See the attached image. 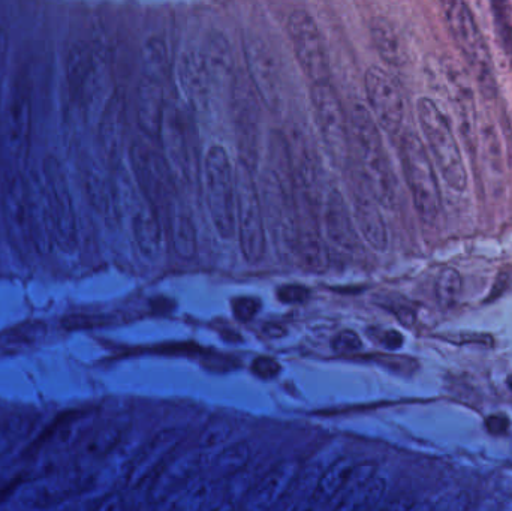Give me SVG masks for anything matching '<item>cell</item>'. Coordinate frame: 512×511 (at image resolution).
Listing matches in <instances>:
<instances>
[{
	"instance_id": "31",
	"label": "cell",
	"mask_w": 512,
	"mask_h": 511,
	"mask_svg": "<svg viewBox=\"0 0 512 511\" xmlns=\"http://www.w3.org/2000/svg\"><path fill=\"white\" fill-rule=\"evenodd\" d=\"M204 57V63H206L207 72H209L210 80L212 84L219 83V81H225L231 77V51L230 45H228L227 39L224 35L210 36L207 39L206 48L201 51Z\"/></svg>"
},
{
	"instance_id": "13",
	"label": "cell",
	"mask_w": 512,
	"mask_h": 511,
	"mask_svg": "<svg viewBox=\"0 0 512 511\" xmlns=\"http://www.w3.org/2000/svg\"><path fill=\"white\" fill-rule=\"evenodd\" d=\"M132 170L147 201L158 210L168 206L174 189V177L164 156L143 143H134L129 149Z\"/></svg>"
},
{
	"instance_id": "1",
	"label": "cell",
	"mask_w": 512,
	"mask_h": 511,
	"mask_svg": "<svg viewBox=\"0 0 512 511\" xmlns=\"http://www.w3.org/2000/svg\"><path fill=\"white\" fill-rule=\"evenodd\" d=\"M349 129L361 177L370 197L381 206L393 207L397 198L396 174L385 152L378 123L363 104H355L352 108Z\"/></svg>"
},
{
	"instance_id": "18",
	"label": "cell",
	"mask_w": 512,
	"mask_h": 511,
	"mask_svg": "<svg viewBox=\"0 0 512 511\" xmlns=\"http://www.w3.org/2000/svg\"><path fill=\"white\" fill-rule=\"evenodd\" d=\"M203 465V455L200 450L171 458L150 480V501L153 504L164 503L182 494L192 482H195L198 471L203 468Z\"/></svg>"
},
{
	"instance_id": "19",
	"label": "cell",
	"mask_w": 512,
	"mask_h": 511,
	"mask_svg": "<svg viewBox=\"0 0 512 511\" xmlns=\"http://www.w3.org/2000/svg\"><path fill=\"white\" fill-rule=\"evenodd\" d=\"M444 74L448 95H450L454 110L459 117L463 137L468 143L469 150L474 152L478 143V113L474 89L469 83V75L451 59L445 62Z\"/></svg>"
},
{
	"instance_id": "32",
	"label": "cell",
	"mask_w": 512,
	"mask_h": 511,
	"mask_svg": "<svg viewBox=\"0 0 512 511\" xmlns=\"http://www.w3.org/2000/svg\"><path fill=\"white\" fill-rule=\"evenodd\" d=\"M170 234L173 249L182 260H192L197 255V228L191 216L176 210L170 216Z\"/></svg>"
},
{
	"instance_id": "44",
	"label": "cell",
	"mask_w": 512,
	"mask_h": 511,
	"mask_svg": "<svg viewBox=\"0 0 512 511\" xmlns=\"http://www.w3.org/2000/svg\"><path fill=\"white\" fill-rule=\"evenodd\" d=\"M280 371H282V368H280L279 363L271 359V357H256L254 362H252V372L258 375L259 378H262V380L276 378Z\"/></svg>"
},
{
	"instance_id": "14",
	"label": "cell",
	"mask_w": 512,
	"mask_h": 511,
	"mask_svg": "<svg viewBox=\"0 0 512 511\" xmlns=\"http://www.w3.org/2000/svg\"><path fill=\"white\" fill-rule=\"evenodd\" d=\"M89 485V479L83 474H47L26 483L18 492L17 500L24 509L47 510L65 503Z\"/></svg>"
},
{
	"instance_id": "49",
	"label": "cell",
	"mask_w": 512,
	"mask_h": 511,
	"mask_svg": "<svg viewBox=\"0 0 512 511\" xmlns=\"http://www.w3.org/2000/svg\"><path fill=\"white\" fill-rule=\"evenodd\" d=\"M487 429H489V432H492V434H502V432H505L508 429L507 417H490V419L487 420Z\"/></svg>"
},
{
	"instance_id": "42",
	"label": "cell",
	"mask_w": 512,
	"mask_h": 511,
	"mask_svg": "<svg viewBox=\"0 0 512 511\" xmlns=\"http://www.w3.org/2000/svg\"><path fill=\"white\" fill-rule=\"evenodd\" d=\"M231 306H233V312L237 320L242 321V323H249L258 315L261 303L255 297H237L233 300Z\"/></svg>"
},
{
	"instance_id": "43",
	"label": "cell",
	"mask_w": 512,
	"mask_h": 511,
	"mask_svg": "<svg viewBox=\"0 0 512 511\" xmlns=\"http://www.w3.org/2000/svg\"><path fill=\"white\" fill-rule=\"evenodd\" d=\"M310 297V290L300 284H286L277 290V299L286 305H298L304 303Z\"/></svg>"
},
{
	"instance_id": "9",
	"label": "cell",
	"mask_w": 512,
	"mask_h": 511,
	"mask_svg": "<svg viewBox=\"0 0 512 511\" xmlns=\"http://www.w3.org/2000/svg\"><path fill=\"white\" fill-rule=\"evenodd\" d=\"M33 104L30 90L23 83L15 84L6 98L0 120L3 149L15 168L24 167L32 144Z\"/></svg>"
},
{
	"instance_id": "47",
	"label": "cell",
	"mask_w": 512,
	"mask_h": 511,
	"mask_svg": "<svg viewBox=\"0 0 512 511\" xmlns=\"http://www.w3.org/2000/svg\"><path fill=\"white\" fill-rule=\"evenodd\" d=\"M93 511H125L123 498L119 494H111L105 497Z\"/></svg>"
},
{
	"instance_id": "41",
	"label": "cell",
	"mask_w": 512,
	"mask_h": 511,
	"mask_svg": "<svg viewBox=\"0 0 512 511\" xmlns=\"http://www.w3.org/2000/svg\"><path fill=\"white\" fill-rule=\"evenodd\" d=\"M331 347L339 354H354L361 350L363 342H361L357 333L352 332V330H343V332L334 336Z\"/></svg>"
},
{
	"instance_id": "3",
	"label": "cell",
	"mask_w": 512,
	"mask_h": 511,
	"mask_svg": "<svg viewBox=\"0 0 512 511\" xmlns=\"http://www.w3.org/2000/svg\"><path fill=\"white\" fill-rule=\"evenodd\" d=\"M399 150L403 174L411 191L415 210L424 224H435L441 215L442 197L429 152L421 138L412 131L403 132Z\"/></svg>"
},
{
	"instance_id": "48",
	"label": "cell",
	"mask_w": 512,
	"mask_h": 511,
	"mask_svg": "<svg viewBox=\"0 0 512 511\" xmlns=\"http://www.w3.org/2000/svg\"><path fill=\"white\" fill-rule=\"evenodd\" d=\"M381 342L385 347L391 348V350H396V348L402 347L403 336L400 335L399 332L388 330V332L382 333Z\"/></svg>"
},
{
	"instance_id": "30",
	"label": "cell",
	"mask_w": 512,
	"mask_h": 511,
	"mask_svg": "<svg viewBox=\"0 0 512 511\" xmlns=\"http://www.w3.org/2000/svg\"><path fill=\"white\" fill-rule=\"evenodd\" d=\"M249 461H251V447L239 441V443L225 446L221 452L209 459L210 473L213 479H225L240 473Z\"/></svg>"
},
{
	"instance_id": "23",
	"label": "cell",
	"mask_w": 512,
	"mask_h": 511,
	"mask_svg": "<svg viewBox=\"0 0 512 511\" xmlns=\"http://www.w3.org/2000/svg\"><path fill=\"white\" fill-rule=\"evenodd\" d=\"M125 435L126 425L122 422H107L90 429L78 440V459L86 465L104 461L122 444Z\"/></svg>"
},
{
	"instance_id": "10",
	"label": "cell",
	"mask_w": 512,
	"mask_h": 511,
	"mask_svg": "<svg viewBox=\"0 0 512 511\" xmlns=\"http://www.w3.org/2000/svg\"><path fill=\"white\" fill-rule=\"evenodd\" d=\"M0 195L3 218L12 242L23 251L33 248L32 191L20 168L11 167L3 171Z\"/></svg>"
},
{
	"instance_id": "34",
	"label": "cell",
	"mask_w": 512,
	"mask_h": 511,
	"mask_svg": "<svg viewBox=\"0 0 512 511\" xmlns=\"http://www.w3.org/2000/svg\"><path fill=\"white\" fill-rule=\"evenodd\" d=\"M90 71H92V54H90L89 47L80 42L71 48L68 63H66L69 89L75 98L83 93L84 86L90 77Z\"/></svg>"
},
{
	"instance_id": "28",
	"label": "cell",
	"mask_w": 512,
	"mask_h": 511,
	"mask_svg": "<svg viewBox=\"0 0 512 511\" xmlns=\"http://www.w3.org/2000/svg\"><path fill=\"white\" fill-rule=\"evenodd\" d=\"M355 465L357 464L349 458H340L333 462L316 482L312 495L313 503L327 504L337 497H342L351 482Z\"/></svg>"
},
{
	"instance_id": "24",
	"label": "cell",
	"mask_w": 512,
	"mask_h": 511,
	"mask_svg": "<svg viewBox=\"0 0 512 511\" xmlns=\"http://www.w3.org/2000/svg\"><path fill=\"white\" fill-rule=\"evenodd\" d=\"M354 215V222L363 234L364 240L375 251L384 252L388 246L387 225L378 204L370 197L369 192L355 194Z\"/></svg>"
},
{
	"instance_id": "20",
	"label": "cell",
	"mask_w": 512,
	"mask_h": 511,
	"mask_svg": "<svg viewBox=\"0 0 512 511\" xmlns=\"http://www.w3.org/2000/svg\"><path fill=\"white\" fill-rule=\"evenodd\" d=\"M301 473L297 461L274 465L252 489L246 500V511H267L276 506L291 491Z\"/></svg>"
},
{
	"instance_id": "51",
	"label": "cell",
	"mask_w": 512,
	"mask_h": 511,
	"mask_svg": "<svg viewBox=\"0 0 512 511\" xmlns=\"http://www.w3.org/2000/svg\"><path fill=\"white\" fill-rule=\"evenodd\" d=\"M409 511H433V507L429 503H415Z\"/></svg>"
},
{
	"instance_id": "21",
	"label": "cell",
	"mask_w": 512,
	"mask_h": 511,
	"mask_svg": "<svg viewBox=\"0 0 512 511\" xmlns=\"http://www.w3.org/2000/svg\"><path fill=\"white\" fill-rule=\"evenodd\" d=\"M324 222L328 237L334 245L345 251H355L358 248V233L355 228L354 216L346 204L342 192L330 188L325 197Z\"/></svg>"
},
{
	"instance_id": "33",
	"label": "cell",
	"mask_w": 512,
	"mask_h": 511,
	"mask_svg": "<svg viewBox=\"0 0 512 511\" xmlns=\"http://www.w3.org/2000/svg\"><path fill=\"white\" fill-rule=\"evenodd\" d=\"M123 131H125V104L122 96H114L105 111L104 123H102V140L110 158L119 156Z\"/></svg>"
},
{
	"instance_id": "50",
	"label": "cell",
	"mask_w": 512,
	"mask_h": 511,
	"mask_svg": "<svg viewBox=\"0 0 512 511\" xmlns=\"http://www.w3.org/2000/svg\"><path fill=\"white\" fill-rule=\"evenodd\" d=\"M210 511H234V506L230 501H222V503H219L218 506L213 507Z\"/></svg>"
},
{
	"instance_id": "7",
	"label": "cell",
	"mask_w": 512,
	"mask_h": 511,
	"mask_svg": "<svg viewBox=\"0 0 512 511\" xmlns=\"http://www.w3.org/2000/svg\"><path fill=\"white\" fill-rule=\"evenodd\" d=\"M42 188L54 228V242L71 254L78 245V222L71 188L62 164L48 156L42 164Z\"/></svg>"
},
{
	"instance_id": "11",
	"label": "cell",
	"mask_w": 512,
	"mask_h": 511,
	"mask_svg": "<svg viewBox=\"0 0 512 511\" xmlns=\"http://www.w3.org/2000/svg\"><path fill=\"white\" fill-rule=\"evenodd\" d=\"M288 33L295 57L312 86L327 83L330 78L327 51L312 15L304 9H294L288 18Z\"/></svg>"
},
{
	"instance_id": "29",
	"label": "cell",
	"mask_w": 512,
	"mask_h": 511,
	"mask_svg": "<svg viewBox=\"0 0 512 511\" xmlns=\"http://www.w3.org/2000/svg\"><path fill=\"white\" fill-rule=\"evenodd\" d=\"M134 231L140 251L146 257H156L161 249L162 227L158 210L152 204L141 207L134 219Z\"/></svg>"
},
{
	"instance_id": "39",
	"label": "cell",
	"mask_w": 512,
	"mask_h": 511,
	"mask_svg": "<svg viewBox=\"0 0 512 511\" xmlns=\"http://www.w3.org/2000/svg\"><path fill=\"white\" fill-rule=\"evenodd\" d=\"M147 65H149V77L158 78L161 80L162 75L167 74L168 71V50L165 45L164 39L155 38L147 42Z\"/></svg>"
},
{
	"instance_id": "36",
	"label": "cell",
	"mask_w": 512,
	"mask_h": 511,
	"mask_svg": "<svg viewBox=\"0 0 512 511\" xmlns=\"http://www.w3.org/2000/svg\"><path fill=\"white\" fill-rule=\"evenodd\" d=\"M462 275L453 267H445L436 279L435 291L442 306H451L456 303L462 291Z\"/></svg>"
},
{
	"instance_id": "6",
	"label": "cell",
	"mask_w": 512,
	"mask_h": 511,
	"mask_svg": "<svg viewBox=\"0 0 512 511\" xmlns=\"http://www.w3.org/2000/svg\"><path fill=\"white\" fill-rule=\"evenodd\" d=\"M236 182V225L239 228L243 257L255 264L264 258L267 251L264 210L254 180V173L242 161L234 170Z\"/></svg>"
},
{
	"instance_id": "15",
	"label": "cell",
	"mask_w": 512,
	"mask_h": 511,
	"mask_svg": "<svg viewBox=\"0 0 512 511\" xmlns=\"http://www.w3.org/2000/svg\"><path fill=\"white\" fill-rule=\"evenodd\" d=\"M243 51L256 96L265 107L276 111L280 104V75L273 51L256 35L243 39Z\"/></svg>"
},
{
	"instance_id": "5",
	"label": "cell",
	"mask_w": 512,
	"mask_h": 511,
	"mask_svg": "<svg viewBox=\"0 0 512 511\" xmlns=\"http://www.w3.org/2000/svg\"><path fill=\"white\" fill-rule=\"evenodd\" d=\"M207 207L219 236L231 239L236 233V182L233 165L222 146L210 147L204 159Z\"/></svg>"
},
{
	"instance_id": "17",
	"label": "cell",
	"mask_w": 512,
	"mask_h": 511,
	"mask_svg": "<svg viewBox=\"0 0 512 511\" xmlns=\"http://www.w3.org/2000/svg\"><path fill=\"white\" fill-rule=\"evenodd\" d=\"M234 119H236L240 161L254 170L258 161L259 146L258 99L251 87L242 81L234 83Z\"/></svg>"
},
{
	"instance_id": "45",
	"label": "cell",
	"mask_w": 512,
	"mask_h": 511,
	"mask_svg": "<svg viewBox=\"0 0 512 511\" xmlns=\"http://www.w3.org/2000/svg\"><path fill=\"white\" fill-rule=\"evenodd\" d=\"M8 53L9 27L8 23H6L5 15L2 14V9H0V77H2L3 71H5Z\"/></svg>"
},
{
	"instance_id": "16",
	"label": "cell",
	"mask_w": 512,
	"mask_h": 511,
	"mask_svg": "<svg viewBox=\"0 0 512 511\" xmlns=\"http://www.w3.org/2000/svg\"><path fill=\"white\" fill-rule=\"evenodd\" d=\"M183 429L170 428L158 432L146 446L141 447L129 467L126 485L128 488H140L150 482L165 464L173 458L177 447L185 440Z\"/></svg>"
},
{
	"instance_id": "40",
	"label": "cell",
	"mask_w": 512,
	"mask_h": 511,
	"mask_svg": "<svg viewBox=\"0 0 512 511\" xmlns=\"http://www.w3.org/2000/svg\"><path fill=\"white\" fill-rule=\"evenodd\" d=\"M27 429H29V423L24 420L0 425V459L26 435Z\"/></svg>"
},
{
	"instance_id": "38",
	"label": "cell",
	"mask_w": 512,
	"mask_h": 511,
	"mask_svg": "<svg viewBox=\"0 0 512 511\" xmlns=\"http://www.w3.org/2000/svg\"><path fill=\"white\" fill-rule=\"evenodd\" d=\"M495 9V29L499 47L505 57L512 62V15L507 3H493Z\"/></svg>"
},
{
	"instance_id": "22",
	"label": "cell",
	"mask_w": 512,
	"mask_h": 511,
	"mask_svg": "<svg viewBox=\"0 0 512 511\" xmlns=\"http://www.w3.org/2000/svg\"><path fill=\"white\" fill-rule=\"evenodd\" d=\"M137 119L144 134L161 140L165 120L164 86L158 78L146 77L137 90Z\"/></svg>"
},
{
	"instance_id": "8",
	"label": "cell",
	"mask_w": 512,
	"mask_h": 511,
	"mask_svg": "<svg viewBox=\"0 0 512 511\" xmlns=\"http://www.w3.org/2000/svg\"><path fill=\"white\" fill-rule=\"evenodd\" d=\"M316 126L331 158L337 164H343L351 152L349 123L343 111L342 102L336 89L327 83L313 84L310 90Z\"/></svg>"
},
{
	"instance_id": "27",
	"label": "cell",
	"mask_w": 512,
	"mask_h": 511,
	"mask_svg": "<svg viewBox=\"0 0 512 511\" xmlns=\"http://www.w3.org/2000/svg\"><path fill=\"white\" fill-rule=\"evenodd\" d=\"M370 35H372L376 51L387 65L393 66V68H400V66L405 65V47H403L402 39H400L396 27L388 18L375 15L370 20Z\"/></svg>"
},
{
	"instance_id": "25",
	"label": "cell",
	"mask_w": 512,
	"mask_h": 511,
	"mask_svg": "<svg viewBox=\"0 0 512 511\" xmlns=\"http://www.w3.org/2000/svg\"><path fill=\"white\" fill-rule=\"evenodd\" d=\"M179 71L180 83L189 102L194 107L203 108L207 104V96L212 89V80L207 72L203 54L198 51L183 54Z\"/></svg>"
},
{
	"instance_id": "35",
	"label": "cell",
	"mask_w": 512,
	"mask_h": 511,
	"mask_svg": "<svg viewBox=\"0 0 512 511\" xmlns=\"http://www.w3.org/2000/svg\"><path fill=\"white\" fill-rule=\"evenodd\" d=\"M231 434H233V426L230 423L222 419L212 420L198 438V450L201 453H213L215 450L224 449Z\"/></svg>"
},
{
	"instance_id": "37",
	"label": "cell",
	"mask_w": 512,
	"mask_h": 511,
	"mask_svg": "<svg viewBox=\"0 0 512 511\" xmlns=\"http://www.w3.org/2000/svg\"><path fill=\"white\" fill-rule=\"evenodd\" d=\"M210 495V485L206 480H195L182 494L177 495L171 511H200Z\"/></svg>"
},
{
	"instance_id": "26",
	"label": "cell",
	"mask_w": 512,
	"mask_h": 511,
	"mask_svg": "<svg viewBox=\"0 0 512 511\" xmlns=\"http://www.w3.org/2000/svg\"><path fill=\"white\" fill-rule=\"evenodd\" d=\"M161 140L164 141L165 161L174 176H191V155H189L188 140L185 129L176 114H170V119L164 120Z\"/></svg>"
},
{
	"instance_id": "46",
	"label": "cell",
	"mask_w": 512,
	"mask_h": 511,
	"mask_svg": "<svg viewBox=\"0 0 512 511\" xmlns=\"http://www.w3.org/2000/svg\"><path fill=\"white\" fill-rule=\"evenodd\" d=\"M414 504V501L409 497H397L394 500L387 501V503L379 504L370 511H409Z\"/></svg>"
},
{
	"instance_id": "4",
	"label": "cell",
	"mask_w": 512,
	"mask_h": 511,
	"mask_svg": "<svg viewBox=\"0 0 512 511\" xmlns=\"http://www.w3.org/2000/svg\"><path fill=\"white\" fill-rule=\"evenodd\" d=\"M417 113L421 131L445 182L456 191H465L468 171L450 120L430 98L418 99Z\"/></svg>"
},
{
	"instance_id": "2",
	"label": "cell",
	"mask_w": 512,
	"mask_h": 511,
	"mask_svg": "<svg viewBox=\"0 0 512 511\" xmlns=\"http://www.w3.org/2000/svg\"><path fill=\"white\" fill-rule=\"evenodd\" d=\"M442 9L448 29L477 83L478 90L483 98L496 99L498 81L492 54L471 8L462 0H448L442 3Z\"/></svg>"
},
{
	"instance_id": "12",
	"label": "cell",
	"mask_w": 512,
	"mask_h": 511,
	"mask_svg": "<svg viewBox=\"0 0 512 511\" xmlns=\"http://www.w3.org/2000/svg\"><path fill=\"white\" fill-rule=\"evenodd\" d=\"M364 86L376 123L390 134H397L405 120V96L396 78L379 66H370L364 75Z\"/></svg>"
}]
</instances>
